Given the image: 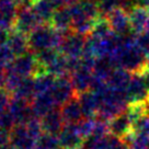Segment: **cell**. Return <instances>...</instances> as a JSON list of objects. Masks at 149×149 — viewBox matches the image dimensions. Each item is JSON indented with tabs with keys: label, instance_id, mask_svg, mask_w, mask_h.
<instances>
[{
	"label": "cell",
	"instance_id": "52a82bcc",
	"mask_svg": "<svg viewBox=\"0 0 149 149\" xmlns=\"http://www.w3.org/2000/svg\"><path fill=\"white\" fill-rule=\"evenodd\" d=\"M125 113L128 115L133 124L139 118L148 114V105L146 102H135L130 103L125 110Z\"/></svg>",
	"mask_w": 149,
	"mask_h": 149
},
{
	"label": "cell",
	"instance_id": "5b68a950",
	"mask_svg": "<svg viewBox=\"0 0 149 149\" xmlns=\"http://www.w3.org/2000/svg\"><path fill=\"white\" fill-rule=\"evenodd\" d=\"M132 76L133 74L128 70L121 67H116L109 77V86L114 90L126 93V90L132 80Z\"/></svg>",
	"mask_w": 149,
	"mask_h": 149
},
{
	"label": "cell",
	"instance_id": "3957f363",
	"mask_svg": "<svg viewBox=\"0 0 149 149\" xmlns=\"http://www.w3.org/2000/svg\"><path fill=\"white\" fill-rule=\"evenodd\" d=\"M130 21V29L135 35L146 32V26L149 19V10L144 6H134L128 11Z\"/></svg>",
	"mask_w": 149,
	"mask_h": 149
},
{
	"label": "cell",
	"instance_id": "30bf717a",
	"mask_svg": "<svg viewBox=\"0 0 149 149\" xmlns=\"http://www.w3.org/2000/svg\"><path fill=\"white\" fill-rule=\"evenodd\" d=\"M135 3L138 6H144L149 10V0H135Z\"/></svg>",
	"mask_w": 149,
	"mask_h": 149
},
{
	"label": "cell",
	"instance_id": "8fae6325",
	"mask_svg": "<svg viewBox=\"0 0 149 149\" xmlns=\"http://www.w3.org/2000/svg\"><path fill=\"white\" fill-rule=\"evenodd\" d=\"M146 32L149 33V19H148V22H147V26H146Z\"/></svg>",
	"mask_w": 149,
	"mask_h": 149
},
{
	"label": "cell",
	"instance_id": "7a4b0ae2",
	"mask_svg": "<svg viewBox=\"0 0 149 149\" xmlns=\"http://www.w3.org/2000/svg\"><path fill=\"white\" fill-rule=\"evenodd\" d=\"M109 22L112 30L118 35H125L132 32L128 11L123 8L114 9L109 13Z\"/></svg>",
	"mask_w": 149,
	"mask_h": 149
},
{
	"label": "cell",
	"instance_id": "ba28073f",
	"mask_svg": "<svg viewBox=\"0 0 149 149\" xmlns=\"http://www.w3.org/2000/svg\"><path fill=\"white\" fill-rule=\"evenodd\" d=\"M134 133H139L149 136V114L143 116L133 124Z\"/></svg>",
	"mask_w": 149,
	"mask_h": 149
},
{
	"label": "cell",
	"instance_id": "6da1fadb",
	"mask_svg": "<svg viewBox=\"0 0 149 149\" xmlns=\"http://www.w3.org/2000/svg\"><path fill=\"white\" fill-rule=\"evenodd\" d=\"M126 98L130 103L135 102H148L149 89L145 84L141 74H133L130 86L126 90Z\"/></svg>",
	"mask_w": 149,
	"mask_h": 149
},
{
	"label": "cell",
	"instance_id": "9c48e42d",
	"mask_svg": "<svg viewBox=\"0 0 149 149\" xmlns=\"http://www.w3.org/2000/svg\"><path fill=\"white\" fill-rule=\"evenodd\" d=\"M136 45L139 47V49L145 55L148 57L149 56V33L144 32L141 34H138L135 36Z\"/></svg>",
	"mask_w": 149,
	"mask_h": 149
},
{
	"label": "cell",
	"instance_id": "8992f818",
	"mask_svg": "<svg viewBox=\"0 0 149 149\" xmlns=\"http://www.w3.org/2000/svg\"><path fill=\"white\" fill-rule=\"evenodd\" d=\"M134 6H136L135 0H100V9L107 13L117 8L130 11Z\"/></svg>",
	"mask_w": 149,
	"mask_h": 149
},
{
	"label": "cell",
	"instance_id": "277c9868",
	"mask_svg": "<svg viewBox=\"0 0 149 149\" xmlns=\"http://www.w3.org/2000/svg\"><path fill=\"white\" fill-rule=\"evenodd\" d=\"M110 130L114 137L124 139L134 132L133 130V122L130 121V118L125 112H123L111 120Z\"/></svg>",
	"mask_w": 149,
	"mask_h": 149
},
{
	"label": "cell",
	"instance_id": "7c38bea8",
	"mask_svg": "<svg viewBox=\"0 0 149 149\" xmlns=\"http://www.w3.org/2000/svg\"><path fill=\"white\" fill-rule=\"evenodd\" d=\"M147 69L149 70V56L147 57Z\"/></svg>",
	"mask_w": 149,
	"mask_h": 149
},
{
	"label": "cell",
	"instance_id": "4fadbf2b",
	"mask_svg": "<svg viewBox=\"0 0 149 149\" xmlns=\"http://www.w3.org/2000/svg\"><path fill=\"white\" fill-rule=\"evenodd\" d=\"M147 105H148V114H149V101L147 102Z\"/></svg>",
	"mask_w": 149,
	"mask_h": 149
}]
</instances>
